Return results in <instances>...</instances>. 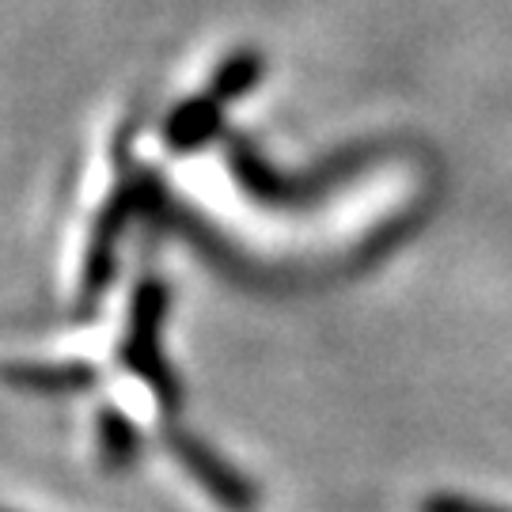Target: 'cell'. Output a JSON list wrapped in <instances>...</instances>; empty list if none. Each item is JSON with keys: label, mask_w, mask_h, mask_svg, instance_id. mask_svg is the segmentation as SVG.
Returning a JSON list of instances; mask_svg holds the SVG:
<instances>
[{"label": "cell", "mask_w": 512, "mask_h": 512, "mask_svg": "<svg viewBox=\"0 0 512 512\" xmlns=\"http://www.w3.org/2000/svg\"><path fill=\"white\" fill-rule=\"evenodd\" d=\"M99 444H103V456L110 467H126L129 459L137 456V433L126 418H118L114 410H103L99 421Z\"/></svg>", "instance_id": "6"}, {"label": "cell", "mask_w": 512, "mask_h": 512, "mask_svg": "<svg viewBox=\"0 0 512 512\" xmlns=\"http://www.w3.org/2000/svg\"><path fill=\"white\" fill-rule=\"evenodd\" d=\"M164 440H167V448H171V452L190 467V475L198 478V482H202L209 494L217 497L224 509H232V512L255 509V490L247 486V478H239L236 471H228V467H224V463H220L205 444H198V440L186 437V433H175L171 425L164 429Z\"/></svg>", "instance_id": "2"}, {"label": "cell", "mask_w": 512, "mask_h": 512, "mask_svg": "<svg viewBox=\"0 0 512 512\" xmlns=\"http://www.w3.org/2000/svg\"><path fill=\"white\" fill-rule=\"evenodd\" d=\"M12 380H16V384H27V387H38V391H80V387L95 384V372L92 368H80V365L16 368V372H12Z\"/></svg>", "instance_id": "5"}, {"label": "cell", "mask_w": 512, "mask_h": 512, "mask_svg": "<svg viewBox=\"0 0 512 512\" xmlns=\"http://www.w3.org/2000/svg\"><path fill=\"white\" fill-rule=\"evenodd\" d=\"M164 311L167 289L160 281H145L133 296V308H129V334L126 346H122V361L156 391L164 414H171L179 406V387H175V376L167 372L164 353H160V319H164Z\"/></svg>", "instance_id": "1"}, {"label": "cell", "mask_w": 512, "mask_h": 512, "mask_svg": "<svg viewBox=\"0 0 512 512\" xmlns=\"http://www.w3.org/2000/svg\"><path fill=\"white\" fill-rule=\"evenodd\" d=\"M137 205H141V186H126V190L107 205V213L99 217V224H95L88 262H84V289H80V300H84V304H95V296L107 289L110 270H114V243H118L126 220L133 217Z\"/></svg>", "instance_id": "3"}, {"label": "cell", "mask_w": 512, "mask_h": 512, "mask_svg": "<svg viewBox=\"0 0 512 512\" xmlns=\"http://www.w3.org/2000/svg\"><path fill=\"white\" fill-rule=\"evenodd\" d=\"M220 103L224 99L209 92L175 110L171 122H167V145L175 148V152H186V148H198L202 141H209L220 126Z\"/></svg>", "instance_id": "4"}, {"label": "cell", "mask_w": 512, "mask_h": 512, "mask_svg": "<svg viewBox=\"0 0 512 512\" xmlns=\"http://www.w3.org/2000/svg\"><path fill=\"white\" fill-rule=\"evenodd\" d=\"M421 512H512V509L482 505V501H471V497H429Z\"/></svg>", "instance_id": "7"}]
</instances>
